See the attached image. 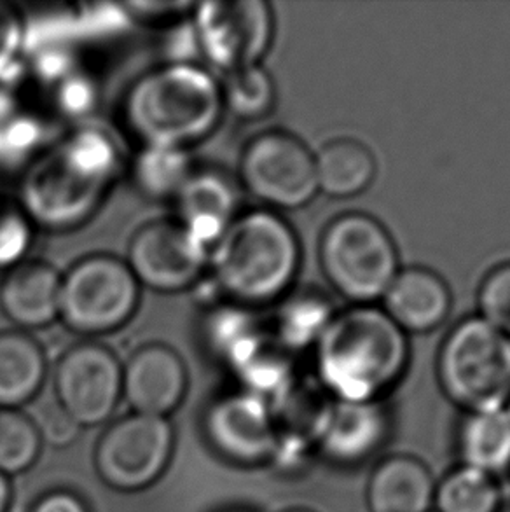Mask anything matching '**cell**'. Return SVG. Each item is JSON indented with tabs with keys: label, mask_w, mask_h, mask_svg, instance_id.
<instances>
[{
	"label": "cell",
	"mask_w": 510,
	"mask_h": 512,
	"mask_svg": "<svg viewBox=\"0 0 510 512\" xmlns=\"http://www.w3.org/2000/svg\"><path fill=\"white\" fill-rule=\"evenodd\" d=\"M407 366V334L374 305L336 313L317 341L318 380L334 401H383Z\"/></svg>",
	"instance_id": "1"
},
{
	"label": "cell",
	"mask_w": 510,
	"mask_h": 512,
	"mask_svg": "<svg viewBox=\"0 0 510 512\" xmlns=\"http://www.w3.org/2000/svg\"><path fill=\"white\" fill-rule=\"evenodd\" d=\"M116 165V147L104 132L79 130L28 172L20 207L42 228L79 226L109 191Z\"/></svg>",
	"instance_id": "2"
},
{
	"label": "cell",
	"mask_w": 510,
	"mask_h": 512,
	"mask_svg": "<svg viewBox=\"0 0 510 512\" xmlns=\"http://www.w3.org/2000/svg\"><path fill=\"white\" fill-rule=\"evenodd\" d=\"M221 84L193 63H172L138 79L125 98L130 132L144 147L186 149L221 121Z\"/></svg>",
	"instance_id": "3"
},
{
	"label": "cell",
	"mask_w": 510,
	"mask_h": 512,
	"mask_svg": "<svg viewBox=\"0 0 510 512\" xmlns=\"http://www.w3.org/2000/svg\"><path fill=\"white\" fill-rule=\"evenodd\" d=\"M208 266L224 294L236 303L262 306L289 292L301 266L296 231L273 210L236 215L214 243Z\"/></svg>",
	"instance_id": "4"
},
{
	"label": "cell",
	"mask_w": 510,
	"mask_h": 512,
	"mask_svg": "<svg viewBox=\"0 0 510 512\" xmlns=\"http://www.w3.org/2000/svg\"><path fill=\"white\" fill-rule=\"evenodd\" d=\"M442 394L463 413L504 409L510 399V338L481 317L456 324L437 355Z\"/></svg>",
	"instance_id": "5"
},
{
	"label": "cell",
	"mask_w": 510,
	"mask_h": 512,
	"mask_svg": "<svg viewBox=\"0 0 510 512\" xmlns=\"http://www.w3.org/2000/svg\"><path fill=\"white\" fill-rule=\"evenodd\" d=\"M320 266L339 296L353 305L383 299L400 271L399 250L388 229L373 215H338L320 238Z\"/></svg>",
	"instance_id": "6"
},
{
	"label": "cell",
	"mask_w": 510,
	"mask_h": 512,
	"mask_svg": "<svg viewBox=\"0 0 510 512\" xmlns=\"http://www.w3.org/2000/svg\"><path fill=\"white\" fill-rule=\"evenodd\" d=\"M138 301L140 284L125 259L95 254L62 275L58 319L83 336L114 333L135 315Z\"/></svg>",
	"instance_id": "7"
},
{
	"label": "cell",
	"mask_w": 510,
	"mask_h": 512,
	"mask_svg": "<svg viewBox=\"0 0 510 512\" xmlns=\"http://www.w3.org/2000/svg\"><path fill=\"white\" fill-rule=\"evenodd\" d=\"M173 446L175 432L168 418L131 413L98 439L93 458L98 478L116 492L145 490L168 469Z\"/></svg>",
	"instance_id": "8"
},
{
	"label": "cell",
	"mask_w": 510,
	"mask_h": 512,
	"mask_svg": "<svg viewBox=\"0 0 510 512\" xmlns=\"http://www.w3.org/2000/svg\"><path fill=\"white\" fill-rule=\"evenodd\" d=\"M240 180L254 198L275 210H297L317 196L315 153L296 135H255L240 158Z\"/></svg>",
	"instance_id": "9"
},
{
	"label": "cell",
	"mask_w": 510,
	"mask_h": 512,
	"mask_svg": "<svg viewBox=\"0 0 510 512\" xmlns=\"http://www.w3.org/2000/svg\"><path fill=\"white\" fill-rule=\"evenodd\" d=\"M55 395L56 406L77 427L102 425L123 399V364L97 341L70 346L56 364Z\"/></svg>",
	"instance_id": "10"
},
{
	"label": "cell",
	"mask_w": 510,
	"mask_h": 512,
	"mask_svg": "<svg viewBox=\"0 0 510 512\" xmlns=\"http://www.w3.org/2000/svg\"><path fill=\"white\" fill-rule=\"evenodd\" d=\"M196 37L208 62L224 74L261 65L275 35V16L264 0L207 2L196 7Z\"/></svg>",
	"instance_id": "11"
},
{
	"label": "cell",
	"mask_w": 510,
	"mask_h": 512,
	"mask_svg": "<svg viewBox=\"0 0 510 512\" xmlns=\"http://www.w3.org/2000/svg\"><path fill=\"white\" fill-rule=\"evenodd\" d=\"M210 249L179 221L159 219L135 231L128 245L131 273L152 291H186L208 268Z\"/></svg>",
	"instance_id": "12"
},
{
	"label": "cell",
	"mask_w": 510,
	"mask_h": 512,
	"mask_svg": "<svg viewBox=\"0 0 510 512\" xmlns=\"http://www.w3.org/2000/svg\"><path fill=\"white\" fill-rule=\"evenodd\" d=\"M205 434L219 455L236 465L271 462L278 444L273 408L252 392L224 395L207 409Z\"/></svg>",
	"instance_id": "13"
},
{
	"label": "cell",
	"mask_w": 510,
	"mask_h": 512,
	"mask_svg": "<svg viewBox=\"0 0 510 512\" xmlns=\"http://www.w3.org/2000/svg\"><path fill=\"white\" fill-rule=\"evenodd\" d=\"M393 436V418L383 401L345 402L332 399L317 453L339 469H357L378 457Z\"/></svg>",
	"instance_id": "14"
},
{
	"label": "cell",
	"mask_w": 510,
	"mask_h": 512,
	"mask_svg": "<svg viewBox=\"0 0 510 512\" xmlns=\"http://www.w3.org/2000/svg\"><path fill=\"white\" fill-rule=\"evenodd\" d=\"M186 364L172 346L147 343L123 364V399L131 413L168 418L187 394Z\"/></svg>",
	"instance_id": "15"
},
{
	"label": "cell",
	"mask_w": 510,
	"mask_h": 512,
	"mask_svg": "<svg viewBox=\"0 0 510 512\" xmlns=\"http://www.w3.org/2000/svg\"><path fill=\"white\" fill-rule=\"evenodd\" d=\"M381 301L383 312L404 333L427 334L448 320L453 296L439 273L409 266L400 268Z\"/></svg>",
	"instance_id": "16"
},
{
	"label": "cell",
	"mask_w": 510,
	"mask_h": 512,
	"mask_svg": "<svg viewBox=\"0 0 510 512\" xmlns=\"http://www.w3.org/2000/svg\"><path fill=\"white\" fill-rule=\"evenodd\" d=\"M173 200L177 207L175 221L208 249L236 219L235 184L214 168H194Z\"/></svg>",
	"instance_id": "17"
},
{
	"label": "cell",
	"mask_w": 510,
	"mask_h": 512,
	"mask_svg": "<svg viewBox=\"0 0 510 512\" xmlns=\"http://www.w3.org/2000/svg\"><path fill=\"white\" fill-rule=\"evenodd\" d=\"M435 486L437 478L425 460L411 453L386 455L367 479V511L432 512Z\"/></svg>",
	"instance_id": "18"
},
{
	"label": "cell",
	"mask_w": 510,
	"mask_h": 512,
	"mask_svg": "<svg viewBox=\"0 0 510 512\" xmlns=\"http://www.w3.org/2000/svg\"><path fill=\"white\" fill-rule=\"evenodd\" d=\"M62 275L51 264L27 259L0 282V308L20 331L41 329L58 319Z\"/></svg>",
	"instance_id": "19"
},
{
	"label": "cell",
	"mask_w": 510,
	"mask_h": 512,
	"mask_svg": "<svg viewBox=\"0 0 510 512\" xmlns=\"http://www.w3.org/2000/svg\"><path fill=\"white\" fill-rule=\"evenodd\" d=\"M318 193L348 200L367 191L378 173L373 151L360 140L339 137L315 153Z\"/></svg>",
	"instance_id": "20"
},
{
	"label": "cell",
	"mask_w": 510,
	"mask_h": 512,
	"mask_svg": "<svg viewBox=\"0 0 510 512\" xmlns=\"http://www.w3.org/2000/svg\"><path fill=\"white\" fill-rule=\"evenodd\" d=\"M48 362L39 341L27 331L0 333V408L20 409L41 392Z\"/></svg>",
	"instance_id": "21"
},
{
	"label": "cell",
	"mask_w": 510,
	"mask_h": 512,
	"mask_svg": "<svg viewBox=\"0 0 510 512\" xmlns=\"http://www.w3.org/2000/svg\"><path fill=\"white\" fill-rule=\"evenodd\" d=\"M460 465L500 478L510 471V416L504 409L465 413L456 432Z\"/></svg>",
	"instance_id": "22"
},
{
	"label": "cell",
	"mask_w": 510,
	"mask_h": 512,
	"mask_svg": "<svg viewBox=\"0 0 510 512\" xmlns=\"http://www.w3.org/2000/svg\"><path fill=\"white\" fill-rule=\"evenodd\" d=\"M504 506L500 478L491 474L458 465L437 479L434 512H500Z\"/></svg>",
	"instance_id": "23"
},
{
	"label": "cell",
	"mask_w": 510,
	"mask_h": 512,
	"mask_svg": "<svg viewBox=\"0 0 510 512\" xmlns=\"http://www.w3.org/2000/svg\"><path fill=\"white\" fill-rule=\"evenodd\" d=\"M221 93L224 111L245 121L266 118L276 104L275 81L261 65L224 74Z\"/></svg>",
	"instance_id": "24"
},
{
	"label": "cell",
	"mask_w": 510,
	"mask_h": 512,
	"mask_svg": "<svg viewBox=\"0 0 510 512\" xmlns=\"http://www.w3.org/2000/svg\"><path fill=\"white\" fill-rule=\"evenodd\" d=\"M193 170L186 149L144 147L135 161L133 177L145 196L163 200L175 198Z\"/></svg>",
	"instance_id": "25"
},
{
	"label": "cell",
	"mask_w": 510,
	"mask_h": 512,
	"mask_svg": "<svg viewBox=\"0 0 510 512\" xmlns=\"http://www.w3.org/2000/svg\"><path fill=\"white\" fill-rule=\"evenodd\" d=\"M41 450V432L34 418L21 409L0 408V472L11 478L28 471Z\"/></svg>",
	"instance_id": "26"
},
{
	"label": "cell",
	"mask_w": 510,
	"mask_h": 512,
	"mask_svg": "<svg viewBox=\"0 0 510 512\" xmlns=\"http://www.w3.org/2000/svg\"><path fill=\"white\" fill-rule=\"evenodd\" d=\"M283 319V340L290 346L317 343L336 313L324 298L304 296L290 301Z\"/></svg>",
	"instance_id": "27"
},
{
	"label": "cell",
	"mask_w": 510,
	"mask_h": 512,
	"mask_svg": "<svg viewBox=\"0 0 510 512\" xmlns=\"http://www.w3.org/2000/svg\"><path fill=\"white\" fill-rule=\"evenodd\" d=\"M481 319L510 338V261L491 268L477 291Z\"/></svg>",
	"instance_id": "28"
},
{
	"label": "cell",
	"mask_w": 510,
	"mask_h": 512,
	"mask_svg": "<svg viewBox=\"0 0 510 512\" xmlns=\"http://www.w3.org/2000/svg\"><path fill=\"white\" fill-rule=\"evenodd\" d=\"M30 242V219L23 208L0 203V268H13Z\"/></svg>",
	"instance_id": "29"
},
{
	"label": "cell",
	"mask_w": 510,
	"mask_h": 512,
	"mask_svg": "<svg viewBox=\"0 0 510 512\" xmlns=\"http://www.w3.org/2000/svg\"><path fill=\"white\" fill-rule=\"evenodd\" d=\"M35 423L41 432L42 441L55 444L58 448L74 443L79 436L77 432L81 429L60 408H58V416H44L41 422Z\"/></svg>",
	"instance_id": "30"
},
{
	"label": "cell",
	"mask_w": 510,
	"mask_h": 512,
	"mask_svg": "<svg viewBox=\"0 0 510 512\" xmlns=\"http://www.w3.org/2000/svg\"><path fill=\"white\" fill-rule=\"evenodd\" d=\"M21 23L13 7L0 2V65L16 55L20 48Z\"/></svg>",
	"instance_id": "31"
},
{
	"label": "cell",
	"mask_w": 510,
	"mask_h": 512,
	"mask_svg": "<svg viewBox=\"0 0 510 512\" xmlns=\"http://www.w3.org/2000/svg\"><path fill=\"white\" fill-rule=\"evenodd\" d=\"M30 512H90L83 499L67 490L49 492L35 502Z\"/></svg>",
	"instance_id": "32"
},
{
	"label": "cell",
	"mask_w": 510,
	"mask_h": 512,
	"mask_svg": "<svg viewBox=\"0 0 510 512\" xmlns=\"http://www.w3.org/2000/svg\"><path fill=\"white\" fill-rule=\"evenodd\" d=\"M11 500H13L11 478H7V476L0 472V512H9Z\"/></svg>",
	"instance_id": "33"
},
{
	"label": "cell",
	"mask_w": 510,
	"mask_h": 512,
	"mask_svg": "<svg viewBox=\"0 0 510 512\" xmlns=\"http://www.w3.org/2000/svg\"><path fill=\"white\" fill-rule=\"evenodd\" d=\"M280 512H318V511H315V509H311V507L294 506V507H287V509H283V511H280Z\"/></svg>",
	"instance_id": "34"
},
{
	"label": "cell",
	"mask_w": 510,
	"mask_h": 512,
	"mask_svg": "<svg viewBox=\"0 0 510 512\" xmlns=\"http://www.w3.org/2000/svg\"><path fill=\"white\" fill-rule=\"evenodd\" d=\"M505 411H507V415L510 416V399L509 402H507V406H505Z\"/></svg>",
	"instance_id": "35"
},
{
	"label": "cell",
	"mask_w": 510,
	"mask_h": 512,
	"mask_svg": "<svg viewBox=\"0 0 510 512\" xmlns=\"http://www.w3.org/2000/svg\"><path fill=\"white\" fill-rule=\"evenodd\" d=\"M500 512H510V506H504V509Z\"/></svg>",
	"instance_id": "36"
},
{
	"label": "cell",
	"mask_w": 510,
	"mask_h": 512,
	"mask_svg": "<svg viewBox=\"0 0 510 512\" xmlns=\"http://www.w3.org/2000/svg\"><path fill=\"white\" fill-rule=\"evenodd\" d=\"M231 512H249V511H231Z\"/></svg>",
	"instance_id": "37"
},
{
	"label": "cell",
	"mask_w": 510,
	"mask_h": 512,
	"mask_svg": "<svg viewBox=\"0 0 510 512\" xmlns=\"http://www.w3.org/2000/svg\"><path fill=\"white\" fill-rule=\"evenodd\" d=\"M509 478H510V471H509Z\"/></svg>",
	"instance_id": "38"
},
{
	"label": "cell",
	"mask_w": 510,
	"mask_h": 512,
	"mask_svg": "<svg viewBox=\"0 0 510 512\" xmlns=\"http://www.w3.org/2000/svg\"><path fill=\"white\" fill-rule=\"evenodd\" d=\"M432 512H434V511H432Z\"/></svg>",
	"instance_id": "39"
}]
</instances>
